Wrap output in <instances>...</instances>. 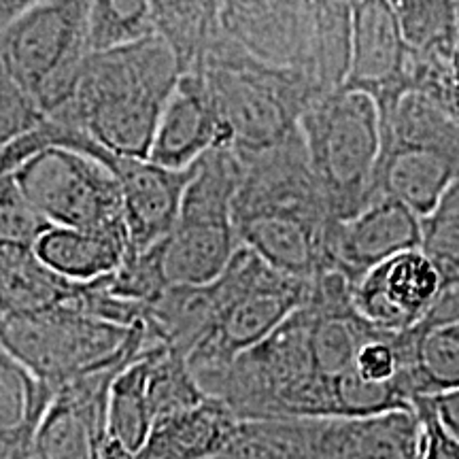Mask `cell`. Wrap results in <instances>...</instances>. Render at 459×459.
<instances>
[{"label":"cell","instance_id":"15","mask_svg":"<svg viewBox=\"0 0 459 459\" xmlns=\"http://www.w3.org/2000/svg\"><path fill=\"white\" fill-rule=\"evenodd\" d=\"M443 291V277L421 249L378 264L358 285L353 304L377 328L406 332L428 317Z\"/></svg>","mask_w":459,"mask_h":459},{"label":"cell","instance_id":"9","mask_svg":"<svg viewBox=\"0 0 459 459\" xmlns=\"http://www.w3.org/2000/svg\"><path fill=\"white\" fill-rule=\"evenodd\" d=\"M238 179L240 160L232 147L213 149L194 166L175 228L162 240L169 285L213 283L243 247L232 217Z\"/></svg>","mask_w":459,"mask_h":459},{"label":"cell","instance_id":"34","mask_svg":"<svg viewBox=\"0 0 459 459\" xmlns=\"http://www.w3.org/2000/svg\"><path fill=\"white\" fill-rule=\"evenodd\" d=\"M455 24H457V48H455V66L459 71V0H455Z\"/></svg>","mask_w":459,"mask_h":459},{"label":"cell","instance_id":"31","mask_svg":"<svg viewBox=\"0 0 459 459\" xmlns=\"http://www.w3.org/2000/svg\"><path fill=\"white\" fill-rule=\"evenodd\" d=\"M415 412L421 421L417 459H459V440L440 421L428 395L415 400Z\"/></svg>","mask_w":459,"mask_h":459},{"label":"cell","instance_id":"10","mask_svg":"<svg viewBox=\"0 0 459 459\" xmlns=\"http://www.w3.org/2000/svg\"><path fill=\"white\" fill-rule=\"evenodd\" d=\"M9 175L57 228L128 232L122 186L99 160L49 147Z\"/></svg>","mask_w":459,"mask_h":459},{"label":"cell","instance_id":"19","mask_svg":"<svg viewBox=\"0 0 459 459\" xmlns=\"http://www.w3.org/2000/svg\"><path fill=\"white\" fill-rule=\"evenodd\" d=\"M56 394L7 351L0 353V459H34Z\"/></svg>","mask_w":459,"mask_h":459},{"label":"cell","instance_id":"28","mask_svg":"<svg viewBox=\"0 0 459 459\" xmlns=\"http://www.w3.org/2000/svg\"><path fill=\"white\" fill-rule=\"evenodd\" d=\"M445 285L459 283V179L446 189L432 213L421 217V247Z\"/></svg>","mask_w":459,"mask_h":459},{"label":"cell","instance_id":"20","mask_svg":"<svg viewBox=\"0 0 459 459\" xmlns=\"http://www.w3.org/2000/svg\"><path fill=\"white\" fill-rule=\"evenodd\" d=\"M83 285L49 268L34 249L0 245V317L62 307L82 294Z\"/></svg>","mask_w":459,"mask_h":459},{"label":"cell","instance_id":"8","mask_svg":"<svg viewBox=\"0 0 459 459\" xmlns=\"http://www.w3.org/2000/svg\"><path fill=\"white\" fill-rule=\"evenodd\" d=\"M91 0H41L0 32V73L45 113L73 99L91 49Z\"/></svg>","mask_w":459,"mask_h":459},{"label":"cell","instance_id":"3","mask_svg":"<svg viewBox=\"0 0 459 459\" xmlns=\"http://www.w3.org/2000/svg\"><path fill=\"white\" fill-rule=\"evenodd\" d=\"M230 132L234 152L257 153L300 132V119L324 94L313 74L277 66L221 37L196 62ZM192 71V68H189Z\"/></svg>","mask_w":459,"mask_h":459},{"label":"cell","instance_id":"12","mask_svg":"<svg viewBox=\"0 0 459 459\" xmlns=\"http://www.w3.org/2000/svg\"><path fill=\"white\" fill-rule=\"evenodd\" d=\"M220 4L223 37L264 62L315 77L313 0H220Z\"/></svg>","mask_w":459,"mask_h":459},{"label":"cell","instance_id":"26","mask_svg":"<svg viewBox=\"0 0 459 459\" xmlns=\"http://www.w3.org/2000/svg\"><path fill=\"white\" fill-rule=\"evenodd\" d=\"M406 43L426 56H455V0H387Z\"/></svg>","mask_w":459,"mask_h":459},{"label":"cell","instance_id":"1","mask_svg":"<svg viewBox=\"0 0 459 459\" xmlns=\"http://www.w3.org/2000/svg\"><path fill=\"white\" fill-rule=\"evenodd\" d=\"M237 156L240 179L232 217L240 245L290 277L313 281L332 273L338 220L308 164L302 132Z\"/></svg>","mask_w":459,"mask_h":459},{"label":"cell","instance_id":"7","mask_svg":"<svg viewBox=\"0 0 459 459\" xmlns=\"http://www.w3.org/2000/svg\"><path fill=\"white\" fill-rule=\"evenodd\" d=\"M378 196L400 200L419 217L432 213L459 179V115L409 91L381 115Z\"/></svg>","mask_w":459,"mask_h":459},{"label":"cell","instance_id":"24","mask_svg":"<svg viewBox=\"0 0 459 459\" xmlns=\"http://www.w3.org/2000/svg\"><path fill=\"white\" fill-rule=\"evenodd\" d=\"M152 349H147L141 358H136L119 372L111 389V402H108V438L117 440L132 455L143 449L153 428L147 400Z\"/></svg>","mask_w":459,"mask_h":459},{"label":"cell","instance_id":"6","mask_svg":"<svg viewBox=\"0 0 459 459\" xmlns=\"http://www.w3.org/2000/svg\"><path fill=\"white\" fill-rule=\"evenodd\" d=\"M3 351L49 385L60 389L88 372L139 358L160 342L145 321L124 328L62 307L0 319Z\"/></svg>","mask_w":459,"mask_h":459},{"label":"cell","instance_id":"25","mask_svg":"<svg viewBox=\"0 0 459 459\" xmlns=\"http://www.w3.org/2000/svg\"><path fill=\"white\" fill-rule=\"evenodd\" d=\"M415 355L411 378L417 398L459 389V321L436 328H412Z\"/></svg>","mask_w":459,"mask_h":459},{"label":"cell","instance_id":"17","mask_svg":"<svg viewBox=\"0 0 459 459\" xmlns=\"http://www.w3.org/2000/svg\"><path fill=\"white\" fill-rule=\"evenodd\" d=\"M421 247V217L389 196H377L361 213L338 221L332 273L358 285L378 264Z\"/></svg>","mask_w":459,"mask_h":459},{"label":"cell","instance_id":"27","mask_svg":"<svg viewBox=\"0 0 459 459\" xmlns=\"http://www.w3.org/2000/svg\"><path fill=\"white\" fill-rule=\"evenodd\" d=\"M91 49L105 51L158 34L149 0H91Z\"/></svg>","mask_w":459,"mask_h":459},{"label":"cell","instance_id":"21","mask_svg":"<svg viewBox=\"0 0 459 459\" xmlns=\"http://www.w3.org/2000/svg\"><path fill=\"white\" fill-rule=\"evenodd\" d=\"M34 251L62 277L90 283L119 271L130 254V234L54 226L39 240Z\"/></svg>","mask_w":459,"mask_h":459},{"label":"cell","instance_id":"29","mask_svg":"<svg viewBox=\"0 0 459 459\" xmlns=\"http://www.w3.org/2000/svg\"><path fill=\"white\" fill-rule=\"evenodd\" d=\"M51 228L54 223L22 192L13 175L0 177V245L34 249Z\"/></svg>","mask_w":459,"mask_h":459},{"label":"cell","instance_id":"11","mask_svg":"<svg viewBox=\"0 0 459 459\" xmlns=\"http://www.w3.org/2000/svg\"><path fill=\"white\" fill-rule=\"evenodd\" d=\"M66 149L99 160L119 181L130 232V254H141L169 237L179 217L183 194L194 169L169 170L149 160L122 156L102 147L83 132H73Z\"/></svg>","mask_w":459,"mask_h":459},{"label":"cell","instance_id":"2","mask_svg":"<svg viewBox=\"0 0 459 459\" xmlns=\"http://www.w3.org/2000/svg\"><path fill=\"white\" fill-rule=\"evenodd\" d=\"M183 68L160 34L90 56L73 99L51 113L122 156L149 160Z\"/></svg>","mask_w":459,"mask_h":459},{"label":"cell","instance_id":"13","mask_svg":"<svg viewBox=\"0 0 459 459\" xmlns=\"http://www.w3.org/2000/svg\"><path fill=\"white\" fill-rule=\"evenodd\" d=\"M134 359L88 372L57 389L39 432L34 459H100L108 438L113 383Z\"/></svg>","mask_w":459,"mask_h":459},{"label":"cell","instance_id":"32","mask_svg":"<svg viewBox=\"0 0 459 459\" xmlns=\"http://www.w3.org/2000/svg\"><path fill=\"white\" fill-rule=\"evenodd\" d=\"M428 398L432 400L440 421H443L446 429L459 440V389L438 395H428Z\"/></svg>","mask_w":459,"mask_h":459},{"label":"cell","instance_id":"4","mask_svg":"<svg viewBox=\"0 0 459 459\" xmlns=\"http://www.w3.org/2000/svg\"><path fill=\"white\" fill-rule=\"evenodd\" d=\"M308 287L311 281L290 277L240 247L221 277L204 285V324L186 358L198 383L266 341L302 307Z\"/></svg>","mask_w":459,"mask_h":459},{"label":"cell","instance_id":"5","mask_svg":"<svg viewBox=\"0 0 459 459\" xmlns=\"http://www.w3.org/2000/svg\"><path fill=\"white\" fill-rule=\"evenodd\" d=\"M308 164L338 221H347L378 196L381 111L368 94L324 91L300 119Z\"/></svg>","mask_w":459,"mask_h":459},{"label":"cell","instance_id":"14","mask_svg":"<svg viewBox=\"0 0 459 459\" xmlns=\"http://www.w3.org/2000/svg\"><path fill=\"white\" fill-rule=\"evenodd\" d=\"M411 62L412 49L387 0H361L342 90L368 94L381 115L387 113L411 91Z\"/></svg>","mask_w":459,"mask_h":459},{"label":"cell","instance_id":"23","mask_svg":"<svg viewBox=\"0 0 459 459\" xmlns=\"http://www.w3.org/2000/svg\"><path fill=\"white\" fill-rule=\"evenodd\" d=\"M361 0H313L315 77L324 91L341 90L351 65L353 22Z\"/></svg>","mask_w":459,"mask_h":459},{"label":"cell","instance_id":"22","mask_svg":"<svg viewBox=\"0 0 459 459\" xmlns=\"http://www.w3.org/2000/svg\"><path fill=\"white\" fill-rule=\"evenodd\" d=\"M156 30L170 45L183 73L223 37L220 0H149Z\"/></svg>","mask_w":459,"mask_h":459},{"label":"cell","instance_id":"18","mask_svg":"<svg viewBox=\"0 0 459 459\" xmlns=\"http://www.w3.org/2000/svg\"><path fill=\"white\" fill-rule=\"evenodd\" d=\"M243 421L220 398L206 395L194 409L153 423L134 459H215L240 432Z\"/></svg>","mask_w":459,"mask_h":459},{"label":"cell","instance_id":"16","mask_svg":"<svg viewBox=\"0 0 459 459\" xmlns=\"http://www.w3.org/2000/svg\"><path fill=\"white\" fill-rule=\"evenodd\" d=\"M230 145L232 139L204 77L196 68L183 73L158 124L149 162L189 170L209 152Z\"/></svg>","mask_w":459,"mask_h":459},{"label":"cell","instance_id":"30","mask_svg":"<svg viewBox=\"0 0 459 459\" xmlns=\"http://www.w3.org/2000/svg\"><path fill=\"white\" fill-rule=\"evenodd\" d=\"M0 145H9L43 126L49 115L7 74L0 73Z\"/></svg>","mask_w":459,"mask_h":459},{"label":"cell","instance_id":"33","mask_svg":"<svg viewBox=\"0 0 459 459\" xmlns=\"http://www.w3.org/2000/svg\"><path fill=\"white\" fill-rule=\"evenodd\" d=\"M37 3H41V0H0V24H7L9 20H13L15 15H20L22 11Z\"/></svg>","mask_w":459,"mask_h":459}]
</instances>
